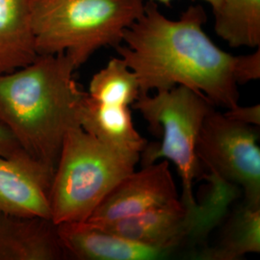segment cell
<instances>
[{
    "instance_id": "cell-1",
    "label": "cell",
    "mask_w": 260,
    "mask_h": 260,
    "mask_svg": "<svg viewBox=\"0 0 260 260\" xmlns=\"http://www.w3.org/2000/svg\"><path fill=\"white\" fill-rule=\"evenodd\" d=\"M206 13L192 5L180 18H167L153 1L127 28L116 47L137 75L141 94L184 86L204 94L215 106L239 104V85L260 78V48L233 55L205 33Z\"/></svg>"
},
{
    "instance_id": "cell-2",
    "label": "cell",
    "mask_w": 260,
    "mask_h": 260,
    "mask_svg": "<svg viewBox=\"0 0 260 260\" xmlns=\"http://www.w3.org/2000/svg\"><path fill=\"white\" fill-rule=\"evenodd\" d=\"M77 68L65 54L38 55L30 64L0 75V124L31 157L55 170L66 134L79 126L85 92Z\"/></svg>"
},
{
    "instance_id": "cell-3",
    "label": "cell",
    "mask_w": 260,
    "mask_h": 260,
    "mask_svg": "<svg viewBox=\"0 0 260 260\" xmlns=\"http://www.w3.org/2000/svg\"><path fill=\"white\" fill-rule=\"evenodd\" d=\"M38 55L65 53L78 69L105 47H119L144 13L143 0H29Z\"/></svg>"
},
{
    "instance_id": "cell-4",
    "label": "cell",
    "mask_w": 260,
    "mask_h": 260,
    "mask_svg": "<svg viewBox=\"0 0 260 260\" xmlns=\"http://www.w3.org/2000/svg\"><path fill=\"white\" fill-rule=\"evenodd\" d=\"M139 152L118 149L80 126L69 130L49 193L51 220L86 222L103 200L140 162Z\"/></svg>"
},
{
    "instance_id": "cell-5",
    "label": "cell",
    "mask_w": 260,
    "mask_h": 260,
    "mask_svg": "<svg viewBox=\"0 0 260 260\" xmlns=\"http://www.w3.org/2000/svg\"><path fill=\"white\" fill-rule=\"evenodd\" d=\"M215 107L204 94L184 86L140 94L132 108L148 122L152 134L161 137L160 144H148L140 154L143 166L159 159L172 162L182 182L180 200L186 205L197 204L193 185L202 174L196 153L197 141L206 115Z\"/></svg>"
},
{
    "instance_id": "cell-6",
    "label": "cell",
    "mask_w": 260,
    "mask_h": 260,
    "mask_svg": "<svg viewBox=\"0 0 260 260\" xmlns=\"http://www.w3.org/2000/svg\"><path fill=\"white\" fill-rule=\"evenodd\" d=\"M259 134L254 126L233 121L214 107L200 131L196 153L202 166L242 188L245 204L260 207Z\"/></svg>"
},
{
    "instance_id": "cell-7",
    "label": "cell",
    "mask_w": 260,
    "mask_h": 260,
    "mask_svg": "<svg viewBox=\"0 0 260 260\" xmlns=\"http://www.w3.org/2000/svg\"><path fill=\"white\" fill-rule=\"evenodd\" d=\"M177 199L170 162H154L124 177L86 222L106 223L137 216Z\"/></svg>"
},
{
    "instance_id": "cell-8",
    "label": "cell",
    "mask_w": 260,
    "mask_h": 260,
    "mask_svg": "<svg viewBox=\"0 0 260 260\" xmlns=\"http://www.w3.org/2000/svg\"><path fill=\"white\" fill-rule=\"evenodd\" d=\"M54 171L22 149L0 156V214L51 219L49 193Z\"/></svg>"
},
{
    "instance_id": "cell-9",
    "label": "cell",
    "mask_w": 260,
    "mask_h": 260,
    "mask_svg": "<svg viewBox=\"0 0 260 260\" xmlns=\"http://www.w3.org/2000/svg\"><path fill=\"white\" fill-rule=\"evenodd\" d=\"M67 258L77 260H151L165 258L170 251L131 241L89 222L58 223Z\"/></svg>"
},
{
    "instance_id": "cell-10",
    "label": "cell",
    "mask_w": 260,
    "mask_h": 260,
    "mask_svg": "<svg viewBox=\"0 0 260 260\" xmlns=\"http://www.w3.org/2000/svg\"><path fill=\"white\" fill-rule=\"evenodd\" d=\"M51 219L0 214V260L66 259Z\"/></svg>"
},
{
    "instance_id": "cell-11",
    "label": "cell",
    "mask_w": 260,
    "mask_h": 260,
    "mask_svg": "<svg viewBox=\"0 0 260 260\" xmlns=\"http://www.w3.org/2000/svg\"><path fill=\"white\" fill-rule=\"evenodd\" d=\"M79 126L103 143L141 153L149 142L134 126L129 107L94 102L87 92L77 112Z\"/></svg>"
},
{
    "instance_id": "cell-12",
    "label": "cell",
    "mask_w": 260,
    "mask_h": 260,
    "mask_svg": "<svg viewBox=\"0 0 260 260\" xmlns=\"http://www.w3.org/2000/svg\"><path fill=\"white\" fill-rule=\"evenodd\" d=\"M37 57L29 0H0V75L28 65Z\"/></svg>"
},
{
    "instance_id": "cell-13",
    "label": "cell",
    "mask_w": 260,
    "mask_h": 260,
    "mask_svg": "<svg viewBox=\"0 0 260 260\" xmlns=\"http://www.w3.org/2000/svg\"><path fill=\"white\" fill-rule=\"evenodd\" d=\"M259 251L260 207L244 203L228 221L220 241L212 247L205 246L197 258L238 260Z\"/></svg>"
},
{
    "instance_id": "cell-14",
    "label": "cell",
    "mask_w": 260,
    "mask_h": 260,
    "mask_svg": "<svg viewBox=\"0 0 260 260\" xmlns=\"http://www.w3.org/2000/svg\"><path fill=\"white\" fill-rule=\"evenodd\" d=\"M212 10L215 32L230 47H260V0H220Z\"/></svg>"
},
{
    "instance_id": "cell-15",
    "label": "cell",
    "mask_w": 260,
    "mask_h": 260,
    "mask_svg": "<svg viewBox=\"0 0 260 260\" xmlns=\"http://www.w3.org/2000/svg\"><path fill=\"white\" fill-rule=\"evenodd\" d=\"M87 93L98 103L129 107L141 91L137 75L122 58L115 57L93 75Z\"/></svg>"
},
{
    "instance_id": "cell-16",
    "label": "cell",
    "mask_w": 260,
    "mask_h": 260,
    "mask_svg": "<svg viewBox=\"0 0 260 260\" xmlns=\"http://www.w3.org/2000/svg\"><path fill=\"white\" fill-rule=\"evenodd\" d=\"M224 116L233 121H239L252 126H258L260 124L259 104L241 107L239 104L233 108L228 109Z\"/></svg>"
},
{
    "instance_id": "cell-17",
    "label": "cell",
    "mask_w": 260,
    "mask_h": 260,
    "mask_svg": "<svg viewBox=\"0 0 260 260\" xmlns=\"http://www.w3.org/2000/svg\"><path fill=\"white\" fill-rule=\"evenodd\" d=\"M21 149L9 130L0 124V156L8 157Z\"/></svg>"
},
{
    "instance_id": "cell-18",
    "label": "cell",
    "mask_w": 260,
    "mask_h": 260,
    "mask_svg": "<svg viewBox=\"0 0 260 260\" xmlns=\"http://www.w3.org/2000/svg\"><path fill=\"white\" fill-rule=\"evenodd\" d=\"M151 1H156V2H160V3H163V4H170L174 0H151ZM203 1H205L209 6H211L212 9L215 8L218 5V3L220 2V0H203Z\"/></svg>"
}]
</instances>
